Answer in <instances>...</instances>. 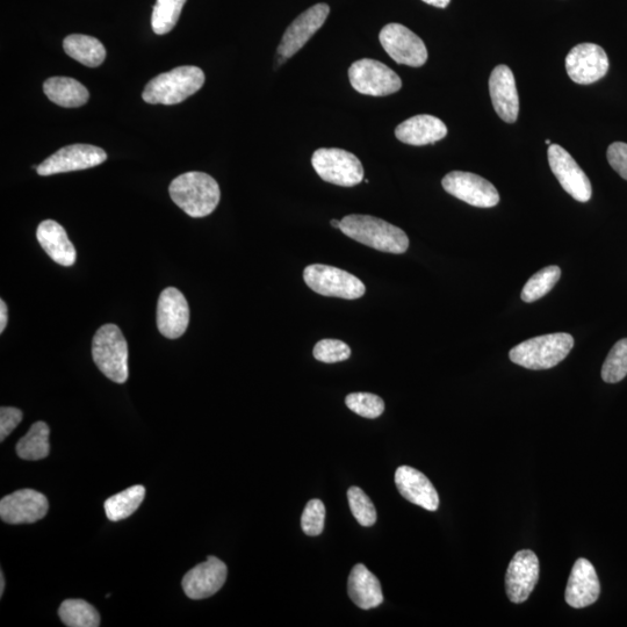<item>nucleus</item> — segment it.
Listing matches in <instances>:
<instances>
[{
	"mask_svg": "<svg viewBox=\"0 0 627 627\" xmlns=\"http://www.w3.org/2000/svg\"><path fill=\"white\" fill-rule=\"evenodd\" d=\"M64 52L89 68L102 66L106 59V49L102 42L93 36L72 34L63 41Z\"/></svg>",
	"mask_w": 627,
	"mask_h": 627,
	"instance_id": "26",
	"label": "nucleus"
},
{
	"mask_svg": "<svg viewBox=\"0 0 627 627\" xmlns=\"http://www.w3.org/2000/svg\"><path fill=\"white\" fill-rule=\"evenodd\" d=\"M7 320H9V315H7V306L5 301H0V334L4 333V330L7 326Z\"/></svg>",
	"mask_w": 627,
	"mask_h": 627,
	"instance_id": "39",
	"label": "nucleus"
},
{
	"mask_svg": "<svg viewBox=\"0 0 627 627\" xmlns=\"http://www.w3.org/2000/svg\"><path fill=\"white\" fill-rule=\"evenodd\" d=\"M24 414L18 408H0V441L4 442L6 437L23 421Z\"/></svg>",
	"mask_w": 627,
	"mask_h": 627,
	"instance_id": "37",
	"label": "nucleus"
},
{
	"mask_svg": "<svg viewBox=\"0 0 627 627\" xmlns=\"http://www.w3.org/2000/svg\"><path fill=\"white\" fill-rule=\"evenodd\" d=\"M490 98L497 115L508 124H514L520 113V97L513 71L507 66H497L489 78Z\"/></svg>",
	"mask_w": 627,
	"mask_h": 627,
	"instance_id": "19",
	"label": "nucleus"
},
{
	"mask_svg": "<svg viewBox=\"0 0 627 627\" xmlns=\"http://www.w3.org/2000/svg\"><path fill=\"white\" fill-rule=\"evenodd\" d=\"M539 580V560L530 550L517 552L506 574L508 598L515 604L528 600Z\"/></svg>",
	"mask_w": 627,
	"mask_h": 627,
	"instance_id": "17",
	"label": "nucleus"
},
{
	"mask_svg": "<svg viewBox=\"0 0 627 627\" xmlns=\"http://www.w3.org/2000/svg\"><path fill=\"white\" fill-rule=\"evenodd\" d=\"M330 13L327 4H316L293 21L281 39L278 54L290 59L313 38L315 33L326 23Z\"/></svg>",
	"mask_w": 627,
	"mask_h": 627,
	"instance_id": "16",
	"label": "nucleus"
},
{
	"mask_svg": "<svg viewBox=\"0 0 627 627\" xmlns=\"http://www.w3.org/2000/svg\"><path fill=\"white\" fill-rule=\"evenodd\" d=\"M326 520V507L320 500L309 501L301 517V528L307 536L321 535Z\"/></svg>",
	"mask_w": 627,
	"mask_h": 627,
	"instance_id": "36",
	"label": "nucleus"
},
{
	"mask_svg": "<svg viewBox=\"0 0 627 627\" xmlns=\"http://www.w3.org/2000/svg\"><path fill=\"white\" fill-rule=\"evenodd\" d=\"M172 201L191 218H205L218 207L220 186L204 172H186L172 180L169 187Z\"/></svg>",
	"mask_w": 627,
	"mask_h": 627,
	"instance_id": "1",
	"label": "nucleus"
},
{
	"mask_svg": "<svg viewBox=\"0 0 627 627\" xmlns=\"http://www.w3.org/2000/svg\"><path fill=\"white\" fill-rule=\"evenodd\" d=\"M565 64L569 78L581 85L600 81L609 70L607 53L594 43L575 46L567 55Z\"/></svg>",
	"mask_w": 627,
	"mask_h": 627,
	"instance_id": "12",
	"label": "nucleus"
},
{
	"mask_svg": "<svg viewBox=\"0 0 627 627\" xmlns=\"http://www.w3.org/2000/svg\"><path fill=\"white\" fill-rule=\"evenodd\" d=\"M46 96L56 105L66 108L81 107L89 102L90 93L82 83L69 77L48 78L43 84Z\"/></svg>",
	"mask_w": 627,
	"mask_h": 627,
	"instance_id": "25",
	"label": "nucleus"
},
{
	"mask_svg": "<svg viewBox=\"0 0 627 627\" xmlns=\"http://www.w3.org/2000/svg\"><path fill=\"white\" fill-rule=\"evenodd\" d=\"M59 616L69 627H98L99 612L84 600H67L61 604Z\"/></svg>",
	"mask_w": 627,
	"mask_h": 627,
	"instance_id": "29",
	"label": "nucleus"
},
{
	"mask_svg": "<svg viewBox=\"0 0 627 627\" xmlns=\"http://www.w3.org/2000/svg\"><path fill=\"white\" fill-rule=\"evenodd\" d=\"M395 485L410 503L428 511L439 507V496L434 485L423 473L413 467L401 466L395 472Z\"/></svg>",
	"mask_w": 627,
	"mask_h": 627,
	"instance_id": "21",
	"label": "nucleus"
},
{
	"mask_svg": "<svg viewBox=\"0 0 627 627\" xmlns=\"http://www.w3.org/2000/svg\"><path fill=\"white\" fill-rule=\"evenodd\" d=\"M545 143L547 144V146H551L552 144L551 140H546Z\"/></svg>",
	"mask_w": 627,
	"mask_h": 627,
	"instance_id": "43",
	"label": "nucleus"
},
{
	"mask_svg": "<svg viewBox=\"0 0 627 627\" xmlns=\"http://www.w3.org/2000/svg\"><path fill=\"white\" fill-rule=\"evenodd\" d=\"M186 0H156L151 26L157 35L168 34L178 23Z\"/></svg>",
	"mask_w": 627,
	"mask_h": 627,
	"instance_id": "31",
	"label": "nucleus"
},
{
	"mask_svg": "<svg viewBox=\"0 0 627 627\" xmlns=\"http://www.w3.org/2000/svg\"><path fill=\"white\" fill-rule=\"evenodd\" d=\"M627 376V338L615 344L602 367V379L617 384Z\"/></svg>",
	"mask_w": 627,
	"mask_h": 627,
	"instance_id": "32",
	"label": "nucleus"
},
{
	"mask_svg": "<svg viewBox=\"0 0 627 627\" xmlns=\"http://www.w3.org/2000/svg\"><path fill=\"white\" fill-rule=\"evenodd\" d=\"M424 3H427L431 6L439 7V9H445L448 7L451 0H423Z\"/></svg>",
	"mask_w": 627,
	"mask_h": 627,
	"instance_id": "40",
	"label": "nucleus"
},
{
	"mask_svg": "<svg viewBox=\"0 0 627 627\" xmlns=\"http://www.w3.org/2000/svg\"><path fill=\"white\" fill-rule=\"evenodd\" d=\"M607 157L611 168L627 180V143L615 142L610 144Z\"/></svg>",
	"mask_w": 627,
	"mask_h": 627,
	"instance_id": "38",
	"label": "nucleus"
},
{
	"mask_svg": "<svg viewBox=\"0 0 627 627\" xmlns=\"http://www.w3.org/2000/svg\"><path fill=\"white\" fill-rule=\"evenodd\" d=\"M349 78L352 88L366 96L385 97L402 88L401 78L394 70L371 59L353 63L349 69Z\"/></svg>",
	"mask_w": 627,
	"mask_h": 627,
	"instance_id": "8",
	"label": "nucleus"
},
{
	"mask_svg": "<svg viewBox=\"0 0 627 627\" xmlns=\"http://www.w3.org/2000/svg\"><path fill=\"white\" fill-rule=\"evenodd\" d=\"M313 168L324 182L352 187L363 182L364 168L358 158L340 148H321L312 157Z\"/></svg>",
	"mask_w": 627,
	"mask_h": 627,
	"instance_id": "7",
	"label": "nucleus"
},
{
	"mask_svg": "<svg viewBox=\"0 0 627 627\" xmlns=\"http://www.w3.org/2000/svg\"><path fill=\"white\" fill-rule=\"evenodd\" d=\"M395 135L409 146H427L443 140L448 135V127L434 115L420 114L403 121L396 127Z\"/></svg>",
	"mask_w": 627,
	"mask_h": 627,
	"instance_id": "22",
	"label": "nucleus"
},
{
	"mask_svg": "<svg viewBox=\"0 0 627 627\" xmlns=\"http://www.w3.org/2000/svg\"><path fill=\"white\" fill-rule=\"evenodd\" d=\"M348 500L352 515L355 516L360 525L369 528V526L376 524V507L373 506L370 497L363 492V489L351 487L348 490Z\"/></svg>",
	"mask_w": 627,
	"mask_h": 627,
	"instance_id": "33",
	"label": "nucleus"
},
{
	"mask_svg": "<svg viewBox=\"0 0 627 627\" xmlns=\"http://www.w3.org/2000/svg\"><path fill=\"white\" fill-rule=\"evenodd\" d=\"M47 497L33 489H21L0 501V517L9 524H31L48 513Z\"/></svg>",
	"mask_w": 627,
	"mask_h": 627,
	"instance_id": "15",
	"label": "nucleus"
},
{
	"mask_svg": "<svg viewBox=\"0 0 627 627\" xmlns=\"http://www.w3.org/2000/svg\"><path fill=\"white\" fill-rule=\"evenodd\" d=\"M157 328L170 340L182 337L189 327L190 307L184 294L175 287H168L161 293L157 304Z\"/></svg>",
	"mask_w": 627,
	"mask_h": 627,
	"instance_id": "14",
	"label": "nucleus"
},
{
	"mask_svg": "<svg viewBox=\"0 0 627 627\" xmlns=\"http://www.w3.org/2000/svg\"><path fill=\"white\" fill-rule=\"evenodd\" d=\"M304 279L311 290L323 297L356 300L366 291L362 280L334 266L309 265L304 271Z\"/></svg>",
	"mask_w": 627,
	"mask_h": 627,
	"instance_id": "6",
	"label": "nucleus"
},
{
	"mask_svg": "<svg viewBox=\"0 0 627 627\" xmlns=\"http://www.w3.org/2000/svg\"><path fill=\"white\" fill-rule=\"evenodd\" d=\"M444 190L468 205L480 208L500 203V194L487 179L471 172L452 171L442 180Z\"/></svg>",
	"mask_w": 627,
	"mask_h": 627,
	"instance_id": "10",
	"label": "nucleus"
},
{
	"mask_svg": "<svg viewBox=\"0 0 627 627\" xmlns=\"http://www.w3.org/2000/svg\"><path fill=\"white\" fill-rule=\"evenodd\" d=\"M5 590V576L4 573H0V597H3Z\"/></svg>",
	"mask_w": 627,
	"mask_h": 627,
	"instance_id": "41",
	"label": "nucleus"
},
{
	"mask_svg": "<svg viewBox=\"0 0 627 627\" xmlns=\"http://www.w3.org/2000/svg\"><path fill=\"white\" fill-rule=\"evenodd\" d=\"M379 39L385 52L396 63L420 68L428 60V50L424 42L406 26L388 24L381 30Z\"/></svg>",
	"mask_w": 627,
	"mask_h": 627,
	"instance_id": "9",
	"label": "nucleus"
},
{
	"mask_svg": "<svg viewBox=\"0 0 627 627\" xmlns=\"http://www.w3.org/2000/svg\"><path fill=\"white\" fill-rule=\"evenodd\" d=\"M549 162L553 175L559 180L562 189L580 203H587L592 198L593 187L589 178L571 154L559 144L549 147Z\"/></svg>",
	"mask_w": 627,
	"mask_h": 627,
	"instance_id": "13",
	"label": "nucleus"
},
{
	"mask_svg": "<svg viewBox=\"0 0 627 627\" xmlns=\"http://www.w3.org/2000/svg\"><path fill=\"white\" fill-rule=\"evenodd\" d=\"M50 429L45 422H36L17 444V454L24 460H41L49 456Z\"/></svg>",
	"mask_w": 627,
	"mask_h": 627,
	"instance_id": "28",
	"label": "nucleus"
},
{
	"mask_svg": "<svg viewBox=\"0 0 627 627\" xmlns=\"http://www.w3.org/2000/svg\"><path fill=\"white\" fill-rule=\"evenodd\" d=\"M560 277L561 270L556 265L547 266V268L540 270L525 284L521 295L522 300L531 304V302L542 299L557 285Z\"/></svg>",
	"mask_w": 627,
	"mask_h": 627,
	"instance_id": "30",
	"label": "nucleus"
},
{
	"mask_svg": "<svg viewBox=\"0 0 627 627\" xmlns=\"http://www.w3.org/2000/svg\"><path fill=\"white\" fill-rule=\"evenodd\" d=\"M348 593L358 608L370 610L384 602L383 589L377 576L364 565L353 567L348 581Z\"/></svg>",
	"mask_w": 627,
	"mask_h": 627,
	"instance_id": "24",
	"label": "nucleus"
},
{
	"mask_svg": "<svg viewBox=\"0 0 627 627\" xmlns=\"http://www.w3.org/2000/svg\"><path fill=\"white\" fill-rule=\"evenodd\" d=\"M330 225L333 226L336 229H341L342 221L331 220L330 221Z\"/></svg>",
	"mask_w": 627,
	"mask_h": 627,
	"instance_id": "42",
	"label": "nucleus"
},
{
	"mask_svg": "<svg viewBox=\"0 0 627 627\" xmlns=\"http://www.w3.org/2000/svg\"><path fill=\"white\" fill-rule=\"evenodd\" d=\"M601 594L595 567L587 559L575 562L567 583L565 600L572 608L582 609L594 604Z\"/></svg>",
	"mask_w": 627,
	"mask_h": 627,
	"instance_id": "20",
	"label": "nucleus"
},
{
	"mask_svg": "<svg viewBox=\"0 0 627 627\" xmlns=\"http://www.w3.org/2000/svg\"><path fill=\"white\" fill-rule=\"evenodd\" d=\"M36 239L47 255L57 264L66 268L75 264L76 249L69 240L66 229L60 223L54 220L42 221L36 230Z\"/></svg>",
	"mask_w": 627,
	"mask_h": 627,
	"instance_id": "23",
	"label": "nucleus"
},
{
	"mask_svg": "<svg viewBox=\"0 0 627 627\" xmlns=\"http://www.w3.org/2000/svg\"><path fill=\"white\" fill-rule=\"evenodd\" d=\"M228 576L225 562L215 557L208 559L186 573L183 579V589L191 600H204L221 590Z\"/></svg>",
	"mask_w": 627,
	"mask_h": 627,
	"instance_id": "18",
	"label": "nucleus"
},
{
	"mask_svg": "<svg viewBox=\"0 0 627 627\" xmlns=\"http://www.w3.org/2000/svg\"><path fill=\"white\" fill-rule=\"evenodd\" d=\"M345 403L353 413L365 418H378L385 412L384 400L371 393H352Z\"/></svg>",
	"mask_w": 627,
	"mask_h": 627,
	"instance_id": "34",
	"label": "nucleus"
},
{
	"mask_svg": "<svg viewBox=\"0 0 627 627\" xmlns=\"http://www.w3.org/2000/svg\"><path fill=\"white\" fill-rule=\"evenodd\" d=\"M92 358L104 376L117 384L128 380V345L115 324H105L92 340Z\"/></svg>",
	"mask_w": 627,
	"mask_h": 627,
	"instance_id": "5",
	"label": "nucleus"
},
{
	"mask_svg": "<svg viewBox=\"0 0 627 627\" xmlns=\"http://www.w3.org/2000/svg\"><path fill=\"white\" fill-rule=\"evenodd\" d=\"M574 347V338L566 333L531 338L509 352L511 362L529 370H549L564 360Z\"/></svg>",
	"mask_w": 627,
	"mask_h": 627,
	"instance_id": "4",
	"label": "nucleus"
},
{
	"mask_svg": "<svg viewBox=\"0 0 627 627\" xmlns=\"http://www.w3.org/2000/svg\"><path fill=\"white\" fill-rule=\"evenodd\" d=\"M205 84L204 71L198 67H179L151 79L143 91L148 104L176 105L197 93Z\"/></svg>",
	"mask_w": 627,
	"mask_h": 627,
	"instance_id": "3",
	"label": "nucleus"
},
{
	"mask_svg": "<svg viewBox=\"0 0 627 627\" xmlns=\"http://www.w3.org/2000/svg\"><path fill=\"white\" fill-rule=\"evenodd\" d=\"M314 357L326 364L340 363L351 357V349L342 341L322 340L315 345Z\"/></svg>",
	"mask_w": 627,
	"mask_h": 627,
	"instance_id": "35",
	"label": "nucleus"
},
{
	"mask_svg": "<svg viewBox=\"0 0 627 627\" xmlns=\"http://www.w3.org/2000/svg\"><path fill=\"white\" fill-rule=\"evenodd\" d=\"M146 497V488L141 485L133 486L117 495H113L105 502V513L111 522H119L131 517L139 509Z\"/></svg>",
	"mask_w": 627,
	"mask_h": 627,
	"instance_id": "27",
	"label": "nucleus"
},
{
	"mask_svg": "<svg viewBox=\"0 0 627 627\" xmlns=\"http://www.w3.org/2000/svg\"><path fill=\"white\" fill-rule=\"evenodd\" d=\"M341 230L350 239L388 254H405L409 248L408 236L402 229L374 216H345Z\"/></svg>",
	"mask_w": 627,
	"mask_h": 627,
	"instance_id": "2",
	"label": "nucleus"
},
{
	"mask_svg": "<svg viewBox=\"0 0 627 627\" xmlns=\"http://www.w3.org/2000/svg\"><path fill=\"white\" fill-rule=\"evenodd\" d=\"M107 160L105 150L91 144H72L43 161L36 172L40 176L66 174V172L98 167Z\"/></svg>",
	"mask_w": 627,
	"mask_h": 627,
	"instance_id": "11",
	"label": "nucleus"
}]
</instances>
